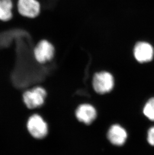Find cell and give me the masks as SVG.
I'll return each instance as SVG.
<instances>
[{
	"label": "cell",
	"instance_id": "30bf717a",
	"mask_svg": "<svg viewBox=\"0 0 154 155\" xmlns=\"http://www.w3.org/2000/svg\"><path fill=\"white\" fill-rule=\"evenodd\" d=\"M143 112L149 120L154 121V97L150 98L146 103Z\"/></svg>",
	"mask_w": 154,
	"mask_h": 155
},
{
	"label": "cell",
	"instance_id": "8fae6325",
	"mask_svg": "<svg viewBox=\"0 0 154 155\" xmlns=\"http://www.w3.org/2000/svg\"><path fill=\"white\" fill-rule=\"evenodd\" d=\"M147 140L150 145L154 146V126L149 130L147 134Z\"/></svg>",
	"mask_w": 154,
	"mask_h": 155
},
{
	"label": "cell",
	"instance_id": "3957f363",
	"mask_svg": "<svg viewBox=\"0 0 154 155\" xmlns=\"http://www.w3.org/2000/svg\"><path fill=\"white\" fill-rule=\"evenodd\" d=\"M46 95L45 89L41 87H37L27 91L24 94V101L29 108H37L44 104Z\"/></svg>",
	"mask_w": 154,
	"mask_h": 155
},
{
	"label": "cell",
	"instance_id": "ba28073f",
	"mask_svg": "<svg viewBox=\"0 0 154 155\" xmlns=\"http://www.w3.org/2000/svg\"><path fill=\"white\" fill-rule=\"evenodd\" d=\"M134 56L140 63H146L151 61L154 57V51L152 46L148 43L140 42L134 48Z\"/></svg>",
	"mask_w": 154,
	"mask_h": 155
},
{
	"label": "cell",
	"instance_id": "277c9868",
	"mask_svg": "<svg viewBox=\"0 0 154 155\" xmlns=\"http://www.w3.org/2000/svg\"><path fill=\"white\" fill-rule=\"evenodd\" d=\"M55 52L54 47L51 43L43 40L38 43L34 50L36 60L40 63L49 61L53 58Z\"/></svg>",
	"mask_w": 154,
	"mask_h": 155
},
{
	"label": "cell",
	"instance_id": "5b68a950",
	"mask_svg": "<svg viewBox=\"0 0 154 155\" xmlns=\"http://www.w3.org/2000/svg\"><path fill=\"white\" fill-rule=\"evenodd\" d=\"M75 116L81 123L90 124L96 120L97 111L92 104L85 103L78 107L75 111Z\"/></svg>",
	"mask_w": 154,
	"mask_h": 155
},
{
	"label": "cell",
	"instance_id": "7a4b0ae2",
	"mask_svg": "<svg viewBox=\"0 0 154 155\" xmlns=\"http://www.w3.org/2000/svg\"><path fill=\"white\" fill-rule=\"evenodd\" d=\"M28 130L32 136L36 139H43L48 133V127L43 117L38 114H34L30 117L27 123Z\"/></svg>",
	"mask_w": 154,
	"mask_h": 155
},
{
	"label": "cell",
	"instance_id": "9c48e42d",
	"mask_svg": "<svg viewBox=\"0 0 154 155\" xmlns=\"http://www.w3.org/2000/svg\"><path fill=\"white\" fill-rule=\"evenodd\" d=\"M12 0H0V20L8 21L13 16Z\"/></svg>",
	"mask_w": 154,
	"mask_h": 155
},
{
	"label": "cell",
	"instance_id": "6da1fadb",
	"mask_svg": "<svg viewBox=\"0 0 154 155\" xmlns=\"http://www.w3.org/2000/svg\"><path fill=\"white\" fill-rule=\"evenodd\" d=\"M92 85L95 92L100 94H105L113 89L115 79L113 75L109 72H99L93 77Z\"/></svg>",
	"mask_w": 154,
	"mask_h": 155
},
{
	"label": "cell",
	"instance_id": "8992f818",
	"mask_svg": "<svg viewBox=\"0 0 154 155\" xmlns=\"http://www.w3.org/2000/svg\"><path fill=\"white\" fill-rule=\"evenodd\" d=\"M18 9L22 16L34 18L39 14L41 6L37 0H18Z\"/></svg>",
	"mask_w": 154,
	"mask_h": 155
},
{
	"label": "cell",
	"instance_id": "52a82bcc",
	"mask_svg": "<svg viewBox=\"0 0 154 155\" xmlns=\"http://www.w3.org/2000/svg\"><path fill=\"white\" fill-rule=\"evenodd\" d=\"M107 138L111 143L116 146H122L125 144L128 138L126 130L119 124L111 126L107 133Z\"/></svg>",
	"mask_w": 154,
	"mask_h": 155
}]
</instances>
